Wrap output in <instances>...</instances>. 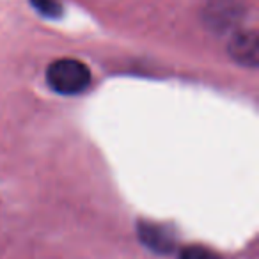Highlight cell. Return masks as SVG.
Masks as SVG:
<instances>
[{"instance_id":"cell-1","label":"cell","mask_w":259,"mask_h":259,"mask_svg":"<svg viewBox=\"0 0 259 259\" xmlns=\"http://www.w3.org/2000/svg\"><path fill=\"white\" fill-rule=\"evenodd\" d=\"M91 69L78 59H57L47 69V83L61 96H78L89 89Z\"/></svg>"},{"instance_id":"cell-2","label":"cell","mask_w":259,"mask_h":259,"mask_svg":"<svg viewBox=\"0 0 259 259\" xmlns=\"http://www.w3.org/2000/svg\"><path fill=\"white\" fill-rule=\"evenodd\" d=\"M229 57L245 68H257L259 64V36L255 30H241L229 41Z\"/></svg>"},{"instance_id":"cell-3","label":"cell","mask_w":259,"mask_h":259,"mask_svg":"<svg viewBox=\"0 0 259 259\" xmlns=\"http://www.w3.org/2000/svg\"><path fill=\"white\" fill-rule=\"evenodd\" d=\"M141 240L144 241V245H148L149 248L156 252H170L172 250V236H170L167 231H163L160 226H155V224H142L141 226Z\"/></svg>"},{"instance_id":"cell-4","label":"cell","mask_w":259,"mask_h":259,"mask_svg":"<svg viewBox=\"0 0 259 259\" xmlns=\"http://www.w3.org/2000/svg\"><path fill=\"white\" fill-rule=\"evenodd\" d=\"M178 259H222L215 250L208 247H201V245H190V247H185L180 252Z\"/></svg>"},{"instance_id":"cell-5","label":"cell","mask_w":259,"mask_h":259,"mask_svg":"<svg viewBox=\"0 0 259 259\" xmlns=\"http://www.w3.org/2000/svg\"><path fill=\"white\" fill-rule=\"evenodd\" d=\"M30 2H34V6H36L43 15H48V16L57 15V11H59V6L55 0H30Z\"/></svg>"}]
</instances>
